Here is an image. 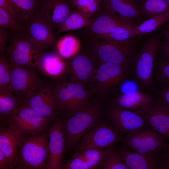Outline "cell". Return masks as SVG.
<instances>
[{
    "mask_svg": "<svg viewBox=\"0 0 169 169\" xmlns=\"http://www.w3.org/2000/svg\"><path fill=\"white\" fill-rule=\"evenodd\" d=\"M101 101L98 99L95 101L90 100L61 119L66 146L69 149H74L84 135L101 120L103 113Z\"/></svg>",
    "mask_w": 169,
    "mask_h": 169,
    "instance_id": "6da1fadb",
    "label": "cell"
},
{
    "mask_svg": "<svg viewBox=\"0 0 169 169\" xmlns=\"http://www.w3.org/2000/svg\"><path fill=\"white\" fill-rule=\"evenodd\" d=\"M161 37L160 33L156 32L147 37L131 63V70L134 80L151 95L155 59Z\"/></svg>",
    "mask_w": 169,
    "mask_h": 169,
    "instance_id": "7a4b0ae2",
    "label": "cell"
},
{
    "mask_svg": "<svg viewBox=\"0 0 169 169\" xmlns=\"http://www.w3.org/2000/svg\"><path fill=\"white\" fill-rule=\"evenodd\" d=\"M46 129L25 136L19 148L14 169L45 168L49 156V132Z\"/></svg>",
    "mask_w": 169,
    "mask_h": 169,
    "instance_id": "3957f363",
    "label": "cell"
},
{
    "mask_svg": "<svg viewBox=\"0 0 169 169\" xmlns=\"http://www.w3.org/2000/svg\"><path fill=\"white\" fill-rule=\"evenodd\" d=\"M134 39L124 41L95 39L93 51L99 63H109L129 67L135 56Z\"/></svg>",
    "mask_w": 169,
    "mask_h": 169,
    "instance_id": "277c9868",
    "label": "cell"
},
{
    "mask_svg": "<svg viewBox=\"0 0 169 169\" xmlns=\"http://www.w3.org/2000/svg\"><path fill=\"white\" fill-rule=\"evenodd\" d=\"M129 67L109 63H99L91 81L98 99L105 100L127 79Z\"/></svg>",
    "mask_w": 169,
    "mask_h": 169,
    "instance_id": "5b68a950",
    "label": "cell"
},
{
    "mask_svg": "<svg viewBox=\"0 0 169 169\" xmlns=\"http://www.w3.org/2000/svg\"><path fill=\"white\" fill-rule=\"evenodd\" d=\"M57 111L66 115L83 106L90 101V94L82 83L78 82L60 83L54 87Z\"/></svg>",
    "mask_w": 169,
    "mask_h": 169,
    "instance_id": "8992f818",
    "label": "cell"
},
{
    "mask_svg": "<svg viewBox=\"0 0 169 169\" xmlns=\"http://www.w3.org/2000/svg\"><path fill=\"white\" fill-rule=\"evenodd\" d=\"M15 33L7 50L10 65L33 68L38 67L44 51L20 30Z\"/></svg>",
    "mask_w": 169,
    "mask_h": 169,
    "instance_id": "52a82bcc",
    "label": "cell"
},
{
    "mask_svg": "<svg viewBox=\"0 0 169 169\" xmlns=\"http://www.w3.org/2000/svg\"><path fill=\"white\" fill-rule=\"evenodd\" d=\"M123 141V136L115 130L108 120H101L84 135L74 149L76 151L92 148H111Z\"/></svg>",
    "mask_w": 169,
    "mask_h": 169,
    "instance_id": "ba28073f",
    "label": "cell"
},
{
    "mask_svg": "<svg viewBox=\"0 0 169 169\" xmlns=\"http://www.w3.org/2000/svg\"><path fill=\"white\" fill-rule=\"evenodd\" d=\"M115 150L128 169H169V145L152 154L132 151L121 145Z\"/></svg>",
    "mask_w": 169,
    "mask_h": 169,
    "instance_id": "9c48e42d",
    "label": "cell"
},
{
    "mask_svg": "<svg viewBox=\"0 0 169 169\" xmlns=\"http://www.w3.org/2000/svg\"><path fill=\"white\" fill-rule=\"evenodd\" d=\"M43 84L33 70L23 66H10V88L21 105Z\"/></svg>",
    "mask_w": 169,
    "mask_h": 169,
    "instance_id": "30bf717a",
    "label": "cell"
},
{
    "mask_svg": "<svg viewBox=\"0 0 169 169\" xmlns=\"http://www.w3.org/2000/svg\"><path fill=\"white\" fill-rule=\"evenodd\" d=\"M121 145L130 150L141 153L152 154L169 145L161 135L149 126L125 134Z\"/></svg>",
    "mask_w": 169,
    "mask_h": 169,
    "instance_id": "8fae6325",
    "label": "cell"
},
{
    "mask_svg": "<svg viewBox=\"0 0 169 169\" xmlns=\"http://www.w3.org/2000/svg\"><path fill=\"white\" fill-rule=\"evenodd\" d=\"M39 10L22 26L19 25L20 30L44 51L52 45L54 35L53 27L41 16Z\"/></svg>",
    "mask_w": 169,
    "mask_h": 169,
    "instance_id": "7c38bea8",
    "label": "cell"
},
{
    "mask_svg": "<svg viewBox=\"0 0 169 169\" xmlns=\"http://www.w3.org/2000/svg\"><path fill=\"white\" fill-rule=\"evenodd\" d=\"M106 113L111 124L123 136L125 134L148 126L140 114L120 108L111 103Z\"/></svg>",
    "mask_w": 169,
    "mask_h": 169,
    "instance_id": "4fadbf2b",
    "label": "cell"
},
{
    "mask_svg": "<svg viewBox=\"0 0 169 169\" xmlns=\"http://www.w3.org/2000/svg\"><path fill=\"white\" fill-rule=\"evenodd\" d=\"M25 135L9 121L0 125V148L9 169H14L19 148Z\"/></svg>",
    "mask_w": 169,
    "mask_h": 169,
    "instance_id": "5bb4252c",
    "label": "cell"
},
{
    "mask_svg": "<svg viewBox=\"0 0 169 169\" xmlns=\"http://www.w3.org/2000/svg\"><path fill=\"white\" fill-rule=\"evenodd\" d=\"M54 119L42 115L29 107L22 105L8 121L27 135L47 128L48 124Z\"/></svg>",
    "mask_w": 169,
    "mask_h": 169,
    "instance_id": "9a60e30c",
    "label": "cell"
},
{
    "mask_svg": "<svg viewBox=\"0 0 169 169\" xmlns=\"http://www.w3.org/2000/svg\"><path fill=\"white\" fill-rule=\"evenodd\" d=\"M129 23L120 20L101 5L100 9L90 18L88 24L82 28L84 34L92 40L97 35L110 32Z\"/></svg>",
    "mask_w": 169,
    "mask_h": 169,
    "instance_id": "2e32d148",
    "label": "cell"
},
{
    "mask_svg": "<svg viewBox=\"0 0 169 169\" xmlns=\"http://www.w3.org/2000/svg\"><path fill=\"white\" fill-rule=\"evenodd\" d=\"M66 146L62 120L58 118L49 131V156L45 169H60L64 164Z\"/></svg>",
    "mask_w": 169,
    "mask_h": 169,
    "instance_id": "e0dca14e",
    "label": "cell"
},
{
    "mask_svg": "<svg viewBox=\"0 0 169 169\" xmlns=\"http://www.w3.org/2000/svg\"><path fill=\"white\" fill-rule=\"evenodd\" d=\"M25 105L43 116L55 118L58 113L55 103L54 87L44 84L29 99Z\"/></svg>",
    "mask_w": 169,
    "mask_h": 169,
    "instance_id": "ac0fdd59",
    "label": "cell"
},
{
    "mask_svg": "<svg viewBox=\"0 0 169 169\" xmlns=\"http://www.w3.org/2000/svg\"><path fill=\"white\" fill-rule=\"evenodd\" d=\"M139 114L143 117L148 126L169 141V109L156 100L153 104Z\"/></svg>",
    "mask_w": 169,
    "mask_h": 169,
    "instance_id": "d6986e66",
    "label": "cell"
},
{
    "mask_svg": "<svg viewBox=\"0 0 169 169\" xmlns=\"http://www.w3.org/2000/svg\"><path fill=\"white\" fill-rule=\"evenodd\" d=\"M156 101L152 95L137 90L117 95L112 99L111 103L120 108L139 113Z\"/></svg>",
    "mask_w": 169,
    "mask_h": 169,
    "instance_id": "ffe728a7",
    "label": "cell"
},
{
    "mask_svg": "<svg viewBox=\"0 0 169 169\" xmlns=\"http://www.w3.org/2000/svg\"><path fill=\"white\" fill-rule=\"evenodd\" d=\"M73 7L70 0H44L39 11L41 16L53 27L65 20Z\"/></svg>",
    "mask_w": 169,
    "mask_h": 169,
    "instance_id": "44dd1931",
    "label": "cell"
},
{
    "mask_svg": "<svg viewBox=\"0 0 169 169\" xmlns=\"http://www.w3.org/2000/svg\"><path fill=\"white\" fill-rule=\"evenodd\" d=\"M101 5L124 22L131 23L140 16L138 9L131 0H102Z\"/></svg>",
    "mask_w": 169,
    "mask_h": 169,
    "instance_id": "7402d4cb",
    "label": "cell"
},
{
    "mask_svg": "<svg viewBox=\"0 0 169 169\" xmlns=\"http://www.w3.org/2000/svg\"><path fill=\"white\" fill-rule=\"evenodd\" d=\"M97 68L91 59L84 54L74 56L69 63V69L73 78L81 83L91 80Z\"/></svg>",
    "mask_w": 169,
    "mask_h": 169,
    "instance_id": "603a6c76",
    "label": "cell"
},
{
    "mask_svg": "<svg viewBox=\"0 0 169 169\" xmlns=\"http://www.w3.org/2000/svg\"><path fill=\"white\" fill-rule=\"evenodd\" d=\"M21 106L10 89L0 88V118L3 121L10 120Z\"/></svg>",
    "mask_w": 169,
    "mask_h": 169,
    "instance_id": "cb8c5ba5",
    "label": "cell"
},
{
    "mask_svg": "<svg viewBox=\"0 0 169 169\" xmlns=\"http://www.w3.org/2000/svg\"><path fill=\"white\" fill-rule=\"evenodd\" d=\"M19 21L24 23L40 10L44 0H9Z\"/></svg>",
    "mask_w": 169,
    "mask_h": 169,
    "instance_id": "d4e9b609",
    "label": "cell"
},
{
    "mask_svg": "<svg viewBox=\"0 0 169 169\" xmlns=\"http://www.w3.org/2000/svg\"><path fill=\"white\" fill-rule=\"evenodd\" d=\"M38 67L46 74L56 77L62 73L64 65L55 54H44L40 59Z\"/></svg>",
    "mask_w": 169,
    "mask_h": 169,
    "instance_id": "484cf974",
    "label": "cell"
},
{
    "mask_svg": "<svg viewBox=\"0 0 169 169\" xmlns=\"http://www.w3.org/2000/svg\"><path fill=\"white\" fill-rule=\"evenodd\" d=\"M90 19L77 9H73L65 20L57 26L58 32L82 28L88 24Z\"/></svg>",
    "mask_w": 169,
    "mask_h": 169,
    "instance_id": "4316f807",
    "label": "cell"
},
{
    "mask_svg": "<svg viewBox=\"0 0 169 169\" xmlns=\"http://www.w3.org/2000/svg\"><path fill=\"white\" fill-rule=\"evenodd\" d=\"M135 26L136 25L133 23H129L110 32L97 35L93 39H99L116 41H124L134 39L136 37Z\"/></svg>",
    "mask_w": 169,
    "mask_h": 169,
    "instance_id": "83f0119b",
    "label": "cell"
},
{
    "mask_svg": "<svg viewBox=\"0 0 169 169\" xmlns=\"http://www.w3.org/2000/svg\"><path fill=\"white\" fill-rule=\"evenodd\" d=\"M169 20V11L148 19L135 26L136 37H141L151 33L167 22Z\"/></svg>",
    "mask_w": 169,
    "mask_h": 169,
    "instance_id": "f1b7e54d",
    "label": "cell"
},
{
    "mask_svg": "<svg viewBox=\"0 0 169 169\" xmlns=\"http://www.w3.org/2000/svg\"><path fill=\"white\" fill-rule=\"evenodd\" d=\"M111 148H92L75 152L90 166L91 169H95L100 166Z\"/></svg>",
    "mask_w": 169,
    "mask_h": 169,
    "instance_id": "f546056e",
    "label": "cell"
},
{
    "mask_svg": "<svg viewBox=\"0 0 169 169\" xmlns=\"http://www.w3.org/2000/svg\"><path fill=\"white\" fill-rule=\"evenodd\" d=\"M141 10L142 13L149 18L168 12L169 4L165 0H144Z\"/></svg>",
    "mask_w": 169,
    "mask_h": 169,
    "instance_id": "4dcf8cb0",
    "label": "cell"
},
{
    "mask_svg": "<svg viewBox=\"0 0 169 169\" xmlns=\"http://www.w3.org/2000/svg\"><path fill=\"white\" fill-rule=\"evenodd\" d=\"M73 7L89 18L100 8L102 0H70Z\"/></svg>",
    "mask_w": 169,
    "mask_h": 169,
    "instance_id": "1f68e13d",
    "label": "cell"
},
{
    "mask_svg": "<svg viewBox=\"0 0 169 169\" xmlns=\"http://www.w3.org/2000/svg\"><path fill=\"white\" fill-rule=\"evenodd\" d=\"M153 72L159 85H169V60L160 57L154 65Z\"/></svg>",
    "mask_w": 169,
    "mask_h": 169,
    "instance_id": "d6a6232c",
    "label": "cell"
},
{
    "mask_svg": "<svg viewBox=\"0 0 169 169\" xmlns=\"http://www.w3.org/2000/svg\"><path fill=\"white\" fill-rule=\"evenodd\" d=\"M99 167L100 169H128L113 148L110 150Z\"/></svg>",
    "mask_w": 169,
    "mask_h": 169,
    "instance_id": "836d02e7",
    "label": "cell"
},
{
    "mask_svg": "<svg viewBox=\"0 0 169 169\" xmlns=\"http://www.w3.org/2000/svg\"><path fill=\"white\" fill-rule=\"evenodd\" d=\"M9 60L4 54L0 55V88H10Z\"/></svg>",
    "mask_w": 169,
    "mask_h": 169,
    "instance_id": "e575fe53",
    "label": "cell"
},
{
    "mask_svg": "<svg viewBox=\"0 0 169 169\" xmlns=\"http://www.w3.org/2000/svg\"><path fill=\"white\" fill-rule=\"evenodd\" d=\"M77 44L76 40L71 36H67L63 38L58 45L60 55L64 58L73 55L77 49Z\"/></svg>",
    "mask_w": 169,
    "mask_h": 169,
    "instance_id": "d590c367",
    "label": "cell"
},
{
    "mask_svg": "<svg viewBox=\"0 0 169 169\" xmlns=\"http://www.w3.org/2000/svg\"><path fill=\"white\" fill-rule=\"evenodd\" d=\"M10 30L14 32L20 30L18 22L6 10L0 8V30Z\"/></svg>",
    "mask_w": 169,
    "mask_h": 169,
    "instance_id": "8d00e7d4",
    "label": "cell"
},
{
    "mask_svg": "<svg viewBox=\"0 0 169 169\" xmlns=\"http://www.w3.org/2000/svg\"><path fill=\"white\" fill-rule=\"evenodd\" d=\"M90 166L75 152L68 161L63 164L60 169H90Z\"/></svg>",
    "mask_w": 169,
    "mask_h": 169,
    "instance_id": "74e56055",
    "label": "cell"
},
{
    "mask_svg": "<svg viewBox=\"0 0 169 169\" xmlns=\"http://www.w3.org/2000/svg\"><path fill=\"white\" fill-rule=\"evenodd\" d=\"M154 91L155 99L169 109V85H159Z\"/></svg>",
    "mask_w": 169,
    "mask_h": 169,
    "instance_id": "f35d334b",
    "label": "cell"
},
{
    "mask_svg": "<svg viewBox=\"0 0 169 169\" xmlns=\"http://www.w3.org/2000/svg\"><path fill=\"white\" fill-rule=\"evenodd\" d=\"M158 50L161 54L160 57L169 60V38H164L163 42L161 41Z\"/></svg>",
    "mask_w": 169,
    "mask_h": 169,
    "instance_id": "ab89813d",
    "label": "cell"
},
{
    "mask_svg": "<svg viewBox=\"0 0 169 169\" xmlns=\"http://www.w3.org/2000/svg\"><path fill=\"white\" fill-rule=\"evenodd\" d=\"M0 8L8 12L18 22V16L9 0H0Z\"/></svg>",
    "mask_w": 169,
    "mask_h": 169,
    "instance_id": "60d3db41",
    "label": "cell"
},
{
    "mask_svg": "<svg viewBox=\"0 0 169 169\" xmlns=\"http://www.w3.org/2000/svg\"><path fill=\"white\" fill-rule=\"evenodd\" d=\"M6 30H0V55L3 54L5 46L8 39Z\"/></svg>",
    "mask_w": 169,
    "mask_h": 169,
    "instance_id": "b9f144b4",
    "label": "cell"
},
{
    "mask_svg": "<svg viewBox=\"0 0 169 169\" xmlns=\"http://www.w3.org/2000/svg\"><path fill=\"white\" fill-rule=\"evenodd\" d=\"M8 169L6 160L0 148V169Z\"/></svg>",
    "mask_w": 169,
    "mask_h": 169,
    "instance_id": "7bdbcfd3",
    "label": "cell"
},
{
    "mask_svg": "<svg viewBox=\"0 0 169 169\" xmlns=\"http://www.w3.org/2000/svg\"><path fill=\"white\" fill-rule=\"evenodd\" d=\"M4 121H3L2 119L0 118V125Z\"/></svg>",
    "mask_w": 169,
    "mask_h": 169,
    "instance_id": "ee69618b",
    "label": "cell"
},
{
    "mask_svg": "<svg viewBox=\"0 0 169 169\" xmlns=\"http://www.w3.org/2000/svg\"><path fill=\"white\" fill-rule=\"evenodd\" d=\"M133 0V1H134L135 2H138L139 1H140L141 0Z\"/></svg>",
    "mask_w": 169,
    "mask_h": 169,
    "instance_id": "f6af8a7d",
    "label": "cell"
},
{
    "mask_svg": "<svg viewBox=\"0 0 169 169\" xmlns=\"http://www.w3.org/2000/svg\"><path fill=\"white\" fill-rule=\"evenodd\" d=\"M168 4H169V0H165Z\"/></svg>",
    "mask_w": 169,
    "mask_h": 169,
    "instance_id": "bcb514c9",
    "label": "cell"
}]
</instances>
